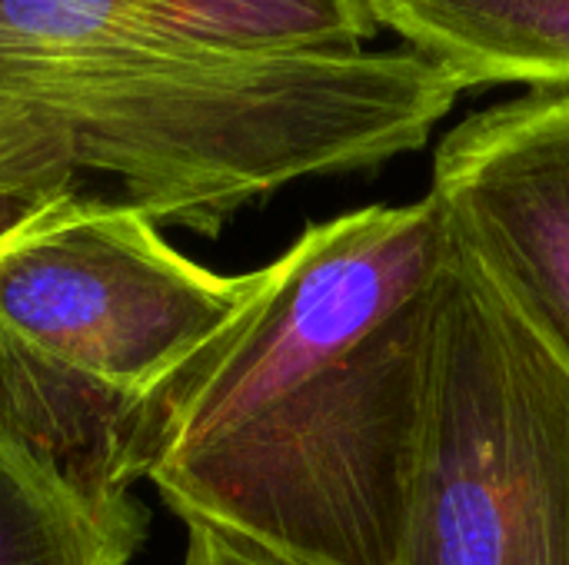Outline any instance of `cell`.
<instances>
[{
    "instance_id": "5",
    "label": "cell",
    "mask_w": 569,
    "mask_h": 565,
    "mask_svg": "<svg viewBox=\"0 0 569 565\" xmlns=\"http://www.w3.org/2000/svg\"><path fill=\"white\" fill-rule=\"evenodd\" d=\"M430 196L569 370V90H533L447 133Z\"/></svg>"
},
{
    "instance_id": "4",
    "label": "cell",
    "mask_w": 569,
    "mask_h": 565,
    "mask_svg": "<svg viewBox=\"0 0 569 565\" xmlns=\"http://www.w3.org/2000/svg\"><path fill=\"white\" fill-rule=\"evenodd\" d=\"M263 270L223 276L123 200L80 193L0 243V340L33 363L157 413L237 323Z\"/></svg>"
},
{
    "instance_id": "7",
    "label": "cell",
    "mask_w": 569,
    "mask_h": 565,
    "mask_svg": "<svg viewBox=\"0 0 569 565\" xmlns=\"http://www.w3.org/2000/svg\"><path fill=\"white\" fill-rule=\"evenodd\" d=\"M137 503L100 506L0 436V565H130Z\"/></svg>"
},
{
    "instance_id": "3",
    "label": "cell",
    "mask_w": 569,
    "mask_h": 565,
    "mask_svg": "<svg viewBox=\"0 0 569 565\" xmlns=\"http://www.w3.org/2000/svg\"><path fill=\"white\" fill-rule=\"evenodd\" d=\"M400 565H569V370L457 243Z\"/></svg>"
},
{
    "instance_id": "9",
    "label": "cell",
    "mask_w": 569,
    "mask_h": 565,
    "mask_svg": "<svg viewBox=\"0 0 569 565\" xmlns=\"http://www.w3.org/2000/svg\"><path fill=\"white\" fill-rule=\"evenodd\" d=\"M183 565H290L277 556H270L267 549L217 529L210 523L200 519H187V556Z\"/></svg>"
},
{
    "instance_id": "2",
    "label": "cell",
    "mask_w": 569,
    "mask_h": 565,
    "mask_svg": "<svg viewBox=\"0 0 569 565\" xmlns=\"http://www.w3.org/2000/svg\"><path fill=\"white\" fill-rule=\"evenodd\" d=\"M367 0H0V90L157 226L217 233L293 180L420 150L467 90L363 50Z\"/></svg>"
},
{
    "instance_id": "1",
    "label": "cell",
    "mask_w": 569,
    "mask_h": 565,
    "mask_svg": "<svg viewBox=\"0 0 569 565\" xmlns=\"http://www.w3.org/2000/svg\"><path fill=\"white\" fill-rule=\"evenodd\" d=\"M450 253L430 193L307 226L167 393L147 483L290 565H400Z\"/></svg>"
},
{
    "instance_id": "6",
    "label": "cell",
    "mask_w": 569,
    "mask_h": 565,
    "mask_svg": "<svg viewBox=\"0 0 569 565\" xmlns=\"http://www.w3.org/2000/svg\"><path fill=\"white\" fill-rule=\"evenodd\" d=\"M407 47L467 90L533 83L569 90V0H367Z\"/></svg>"
},
{
    "instance_id": "8",
    "label": "cell",
    "mask_w": 569,
    "mask_h": 565,
    "mask_svg": "<svg viewBox=\"0 0 569 565\" xmlns=\"http://www.w3.org/2000/svg\"><path fill=\"white\" fill-rule=\"evenodd\" d=\"M80 183L67 133L33 103L0 90V243L80 193Z\"/></svg>"
}]
</instances>
